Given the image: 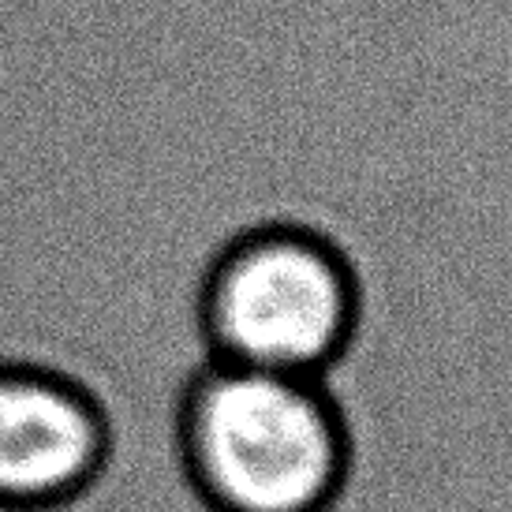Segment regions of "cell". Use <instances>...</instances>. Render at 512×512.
Returning <instances> with one entry per match:
<instances>
[{"label": "cell", "instance_id": "3957f363", "mask_svg": "<svg viewBox=\"0 0 512 512\" xmlns=\"http://www.w3.org/2000/svg\"><path fill=\"white\" fill-rule=\"evenodd\" d=\"M113 460V415L94 385L38 359H0V512H57Z\"/></svg>", "mask_w": 512, "mask_h": 512}, {"label": "cell", "instance_id": "7a4b0ae2", "mask_svg": "<svg viewBox=\"0 0 512 512\" xmlns=\"http://www.w3.org/2000/svg\"><path fill=\"white\" fill-rule=\"evenodd\" d=\"M363 322V277L348 243L311 221L277 217L228 236L199 285L210 359L326 378Z\"/></svg>", "mask_w": 512, "mask_h": 512}, {"label": "cell", "instance_id": "6da1fadb", "mask_svg": "<svg viewBox=\"0 0 512 512\" xmlns=\"http://www.w3.org/2000/svg\"><path fill=\"white\" fill-rule=\"evenodd\" d=\"M352 449L326 378L206 359L176 404V456L210 512H333Z\"/></svg>", "mask_w": 512, "mask_h": 512}]
</instances>
